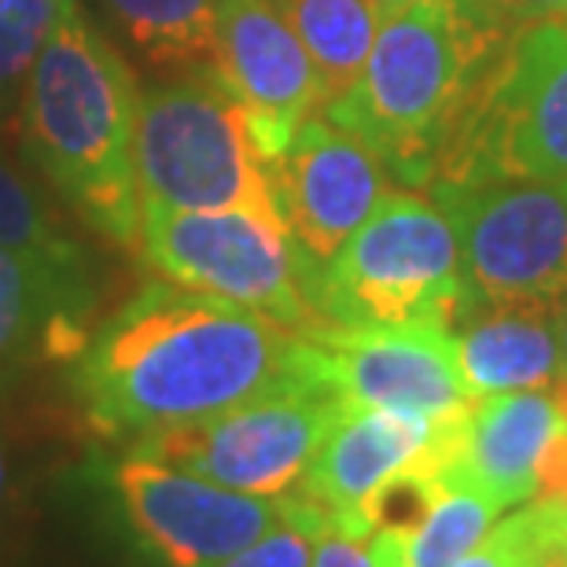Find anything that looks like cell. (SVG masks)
Masks as SVG:
<instances>
[{"mask_svg":"<svg viewBox=\"0 0 567 567\" xmlns=\"http://www.w3.org/2000/svg\"><path fill=\"white\" fill-rule=\"evenodd\" d=\"M310 372V336L247 306L155 280L89 336L74 358L71 394L89 431L137 442L236 410Z\"/></svg>","mask_w":567,"mask_h":567,"instance_id":"cell-1","label":"cell"},{"mask_svg":"<svg viewBox=\"0 0 567 567\" xmlns=\"http://www.w3.org/2000/svg\"><path fill=\"white\" fill-rule=\"evenodd\" d=\"M141 85L82 8L49 33L19 104L22 147L89 229L137 247L141 199L133 174Z\"/></svg>","mask_w":567,"mask_h":567,"instance_id":"cell-2","label":"cell"},{"mask_svg":"<svg viewBox=\"0 0 567 567\" xmlns=\"http://www.w3.org/2000/svg\"><path fill=\"white\" fill-rule=\"evenodd\" d=\"M513 33L486 0H421L383 16L365 71L324 118L354 133L394 185L427 188L442 133Z\"/></svg>","mask_w":567,"mask_h":567,"instance_id":"cell-3","label":"cell"},{"mask_svg":"<svg viewBox=\"0 0 567 567\" xmlns=\"http://www.w3.org/2000/svg\"><path fill=\"white\" fill-rule=\"evenodd\" d=\"M133 174L141 210H247L288 233L274 163L214 66L141 89Z\"/></svg>","mask_w":567,"mask_h":567,"instance_id":"cell-4","label":"cell"},{"mask_svg":"<svg viewBox=\"0 0 567 567\" xmlns=\"http://www.w3.org/2000/svg\"><path fill=\"white\" fill-rule=\"evenodd\" d=\"M567 181V22L516 30L483 66L431 158L427 192Z\"/></svg>","mask_w":567,"mask_h":567,"instance_id":"cell-5","label":"cell"},{"mask_svg":"<svg viewBox=\"0 0 567 567\" xmlns=\"http://www.w3.org/2000/svg\"><path fill=\"white\" fill-rule=\"evenodd\" d=\"M324 328H446L472 306L450 214L399 188L339 247L313 284Z\"/></svg>","mask_w":567,"mask_h":567,"instance_id":"cell-6","label":"cell"},{"mask_svg":"<svg viewBox=\"0 0 567 567\" xmlns=\"http://www.w3.org/2000/svg\"><path fill=\"white\" fill-rule=\"evenodd\" d=\"M141 262L177 288L247 306L284 328H324L291 236L247 210H141Z\"/></svg>","mask_w":567,"mask_h":567,"instance_id":"cell-7","label":"cell"},{"mask_svg":"<svg viewBox=\"0 0 567 567\" xmlns=\"http://www.w3.org/2000/svg\"><path fill=\"white\" fill-rule=\"evenodd\" d=\"M317 358V354H313ZM343 402L321 369L196 424H181L130 442L133 453L255 497L299 491L321 439Z\"/></svg>","mask_w":567,"mask_h":567,"instance_id":"cell-8","label":"cell"},{"mask_svg":"<svg viewBox=\"0 0 567 567\" xmlns=\"http://www.w3.org/2000/svg\"><path fill=\"white\" fill-rule=\"evenodd\" d=\"M450 214L475 302L564 310L567 181H494L431 196Z\"/></svg>","mask_w":567,"mask_h":567,"instance_id":"cell-9","label":"cell"},{"mask_svg":"<svg viewBox=\"0 0 567 567\" xmlns=\"http://www.w3.org/2000/svg\"><path fill=\"white\" fill-rule=\"evenodd\" d=\"M111 486L133 535L163 567H218L288 513V494H240L133 450L111 464Z\"/></svg>","mask_w":567,"mask_h":567,"instance_id":"cell-10","label":"cell"},{"mask_svg":"<svg viewBox=\"0 0 567 567\" xmlns=\"http://www.w3.org/2000/svg\"><path fill=\"white\" fill-rule=\"evenodd\" d=\"M310 343L321 380L343 405H372L442 424L475 399L446 328H317Z\"/></svg>","mask_w":567,"mask_h":567,"instance_id":"cell-11","label":"cell"},{"mask_svg":"<svg viewBox=\"0 0 567 567\" xmlns=\"http://www.w3.org/2000/svg\"><path fill=\"white\" fill-rule=\"evenodd\" d=\"M274 188L295 251L317 284L339 247L391 192V177L354 133L313 115L274 163Z\"/></svg>","mask_w":567,"mask_h":567,"instance_id":"cell-12","label":"cell"},{"mask_svg":"<svg viewBox=\"0 0 567 567\" xmlns=\"http://www.w3.org/2000/svg\"><path fill=\"white\" fill-rule=\"evenodd\" d=\"M214 71L244 107L269 163L288 152L306 118L321 115L313 63L274 0H218Z\"/></svg>","mask_w":567,"mask_h":567,"instance_id":"cell-13","label":"cell"},{"mask_svg":"<svg viewBox=\"0 0 567 567\" xmlns=\"http://www.w3.org/2000/svg\"><path fill=\"white\" fill-rule=\"evenodd\" d=\"M453 421L435 424L394 410L343 405L299 491L339 524L369 530L365 513L388 486L427 468L446 472Z\"/></svg>","mask_w":567,"mask_h":567,"instance_id":"cell-14","label":"cell"},{"mask_svg":"<svg viewBox=\"0 0 567 567\" xmlns=\"http://www.w3.org/2000/svg\"><path fill=\"white\" fill-rule=\"evenodd\" d=\"M96 299L85 247L60 255L0 247V380L41 361H74L93 336Z\"/></svg>","mask_w":567,"mask_h":567,"instance_id":"cell-15","label":"cell"},{"mask_svg":"<svg viewBox=\"0 0 567 567\" xmlns=\"http://www.w3.org/2000/svg\"><path fill=\"white\" fill-rule=\"evenodd\" d=\"M567 424L564 383L553 391L475 394L450 435L446 475L516 508L535 497L538 464Z\"/></svg>","mask_w":567,"mask_h":567,"instance_id":"cell-16","label":"cell"},{"mask_svg":"<svg viewBox=\"0 0 567 567\" xmlns=\"http://www.w3.org/2000/svg\"><path fill=\"white\" fill-rule=\"evenodd\" d=\"M450 336L472 394L553 391L564 383L557 310L472 299Z\"/></svg>","mask_w":567,"mask_h":567,"instance_id":"cell-17","label":"cell"},{"mask_svg":"<svg viewBox=\"0 0 567 567\" xmlns=\"http://www.w3.org/2000/svg\"><path fill=\"white\" fill-rule=\"evenodd\" d=\"M505 508L475 486L442 475L421 516L405 527H380L369 535L380 567H453L491 535Z\"/></svg>","mask_w":567,"mask_h":567,"instance_id":"cell-18","label":"cell"},{"mask_svg":"<svg viewBox=\"0 0 567 567\" xmlns=\"http://www.w3.org/2000/svg\"><path fill=\"white\" fill-rule=\"evenodd\" d=\"M93 16L155 71L214 66L218 0H93Z\"/></svg>","mask_w":567,"mask_h":567,"instance_id":"cell-19","label":"cell"},{"mask_svg":"<svg viewBox=\"0 0 567 567\" xmlns=\"http://www.w3.org/2000/svg\"><path fill=\"white\" fill-rule=\"evenodd\" d=\"M274 4L310 55L324 115L365 71L383 16L372 8V0H274Z\"/></svg>","mask_w":567,"mask_h":567,"instance_id":"cell-20","label":"cell"},{"mask_svg":"<svg viewBox=\"0 0 567 567\" xmlns=\"http://www.w3.org/2000/svg\"><path fill=\"white\" fill-rule=\"evenodd\" d=\"M82 8V0H4L0 4V126L16 115L27 78L49 33Z\"/></svg>","mask_w":567,"mask_h":567,"instance_id":"cell-21","label":"cell"},{"mask_svg":"<svg viewBox=\"0 0 567 567\" xmlns=\"http://www.w3.org/2000/svg\"><path fill=\"white\" fill-rule=\"evenodd\" d=\"M0 247L44 255L78 251L82 247L63 229V221L55 218L52 203L16 166H8L4 158H0Z\"/></svg>","mask_w":567,"mask_h":567,"instance_id":"cell-22","label":"cell"},{"mask_svg":"<svg viewBox=\"0 0 567 567\" xmlns=\"http://www.w3.org/2000/svg\"><path fill=\"white\" fill-rule=\"evenodd\" d=\"M321 524L324 508L313 505L302 491H291L280 524L218 567H313V538Z\"/></svg>","mask_w":567,"mask_h":567,"instance_id":"cell-23","label":"cell"},{"mask_svg":"<svg viewBox=\"0 0 567 567\" xmlns=\"http://www.w3.org/2000/svg\"><path fill=\"white\" fill-rule=\"evenodd\" d=\"M313 567H380L372 560L369 530L339 524L324 513V524L313 538Z\"/></svg>","mask_w":567,"mask_h":567,"instance_id":"cell-24","label":"cell"},{"mask_svg":"<svg viewBox=\"0 0 567 567\" xmlns=\"http://www.w3.org/2000/svg\"><path fill=\"white\" fill-rule=\"evenodd\" d=\"M508 30H527L538 22H567V0H486Z\"/></svg>","mask_w":567,"mask_h":567,"instance_id":"cell-25","label":"cell"},{"mask_svg":"<svg viewBox=\"0 0 567 567\" xmlns=\"http://www.w3.org/2000/svg\"><path fill=\"white\" fill-rule=\"evenodd\" d=\"M453 567H516V560H513V553H508V546L502 542V535L491 530L480 546H475L472 553H464V557Z\"/></svg>","mask_w":567,"mask_h":567,"instance_id":"cell-26","label":"cell"},{"mask_svg":"<svg viewBox=\"0 0 567 567\" xmlns=\"http://www.w3.org/2000/svg\"><path fill=\"white\" fill-rule=\"evenodd\" d=\"M413 4H421V0H372V8H377L380 16H394V11L413 8Z\"/></svg>","mask_w":567,"mask_h":567,"instance_id":"cell-27","label":"cell"},{"mask_svg":"<svg viewBox=\"0 0 567 567\" xmlns=\"http://www.w3.org/2000/svg\"><path fill=\"white\" fill-rule=\"evenodd\" d=\"M557 332H560V358H564V380H567V302L557 313Z\"/></svg>","mask_w":567,"mask_h":567,"instance_id":"cell-28","label":"cell"},{"mask_svg":"<svg viewBox=\"0 0 567 567\" xmlns=\"http://www.w3.org/2000/svg\"><path fill=\"white\" fill-rule=\"evenodd\" d=\"M4 486H8V453L4 442H0V497H4Z\"/></svg>","mask_w":567,"mask_h":567,"instance_id":"cell-29","label":"cell"},{"mask_svg":"<svg viewBox=\"0 0 567 567\" xmlns=\"http://www.w3.org/2000/svg\"><path fill=\"white\" fill-rule=\"evenodd\" d=\"M564 402H567V380H564Z\"/></svg>","mask_w":567,"mask_h":567,"instance_id":"cell-30","label":"cell"},{"mask_svg":"<svg viewBox=\"0 0 567 567\" xmlns=\"http://www.w3.org/2000/svg\"><path fill=\"white\" fill-rule=\"evenodd\" d=\"M0 4H4V0H0Z\"/></svg>","mask_w":567,"mask_h":567,"instance_id":"cell-31","label":"cell"}]
</instances>
